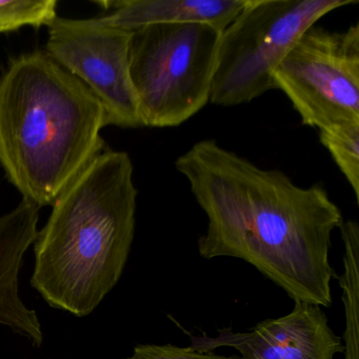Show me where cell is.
<instances>
[{"label": "cell", "mask_w": 359, "mask_h": 359, "mask_svg": "<svg viewBox=\"0 0 359 359\" xmlns=\"http://www.w3.org/2000/svg\"><path fill=\"white\" fill-rule=\"evenodd\" d=\"M193 348L212 352L236 348L239 359H333L344 353L341 337L327 323L320 306L294 300L291 313L258 323L250 332L219 330L216 337L192 336Z\"/></svg>", "instance_id": "8"}, {"label": "cell", "mask_w": 359, "mask_h": 359, "mask_svg": "<svg viewBox=\"0 0 359 359\" xmlns=\"http://www.w3.org/2000/svg\"><path fill=\"white\" fill-rule=\"evenodd\" d=\"M133 172L127 152L102 151L52 205L31 278L50 306L88 316L118 283L135 231Z\"/></svg>", "instance_id": "3"}, {"label": "cell", "mask_w": 359, "mask_h": 359, "mask_svg": "<svg viewBox=\"0 0 359 359\" xmlns=\"http://www.w3.org/2000/svg\"><path fill=\"white\" fill-rule=\"evenodd\" d=\"M123 359H239L238 356H224L213 352H203L193 346L180 348L173 344H140L133 354Z\"/></svg>", "instance_id": "14"}, {"label": "cell", "mask_w": 359, "mask_h": 359, "mask_svg": "<svg viewBox=\"0 0 359 359\" xmlns=\"http://www.w3.org/2000/svg\"><path fill=\"white\" fill-rule=\"evenodd\" d=\"M318 132L321 144L329 151L359 203V123H337Z\"/></svg>", "instance_id": "12"}, {"label": "cell", "mask_w": 359, "mask_h": 359, "mask_svg": "<svg viewBox=\"0 0 359 359\" xmlns=\"http://www.w3.org/2000/svg\"><path fill=\"white\" fill-rule=\"evenodd\" d=\"M175 168L207 215L201 257L239 258L292 299L331 304V234L344 217L323 184L302 188L280 170L257 167L215 140L193 144Z\"/></svg>", "instance_id": "1"}, {"label": "cell", "mask_w": 359, "mask_h": 359, "mask_svg": "<svg viewBox=\"0 0 359 359\" xmlns=\"http://www.w3.org/2000/svg\"><path fill=\"white\" fill-rule=\"evenodd\" d=\"M302 126L359 123V22L346 31L310 27L273 73Z\"/></svg>", "instance_id": "6"}, {"label": "cell", "mask_w": 359, "mask_h": 359, "mask_svg": "<svg viewBox=\"0 0 359 359\" xmlns=\"http://www.w3.org/2000/svg\"><path fill=\"white\" fill-rule=\"evenodd\" d=\"M96 4L112 10L100 18L102 22L128 32L152 25L188 22L210 25L222 32L248 0H116Z\"/></svg>", "instance_id": "10"}, {"label": "cell", "mask_w": 359, "mask_h": 359, "mask_svg": "<svg viewBox=\"0 0 359 359\" xmlns=\"http://www.w3.org/2000/svg\"><path fill=\"white\" fill-rule=\"evenodd\" d=\"M357 0H248L222 31L210 102L235 107L275 90L273 73L310 27Z\"/></svg>", "instance_id": "5"}, {"label": "cell", "mask_w": 359, "mask_h": 359, "mask_svg": "<svg viewBox=\"0 0 359 359\" xmlns=\"http://www.w3.org/2000/svg\"><path fill=\"white\" fill-rule=\"evenodd\" d=\"M222 33L197 22L132 32L130 76L144 127H178L209 104Z\"/></svg>", "instance_id": "4"}, {"label": "cell", "mask_w": 359, "mask_h": 359, "mask_svg": "<svg viewBox=\"0 0 359 359\" xmlns=\"http://www.w3.org/2000/svg\"><path fill=\"white\" fill-rule=\"evenodd\" d=\"M97 98L46 52L12 58L0 77V165L41 209L106 150Z\"/></svg>", "instance_id": "2"}, {"label": "cell", "mask_w": 359, "mask_h": 359, "mask_svg": "<svg viewBox=\"0 0 359 359\" xmlns=\"http://www.w3.org/2000/svg\"><path fill=\"white\" fill-rule=\"evenodd\" d=\"M344 243V270L339 279L344 291L342 302L346 314L344 336V359L358 357V293H359V226L357 222L348 220L339 226Z\"/></svg>", "instance_id": "11"}, {"label": "cell", "mask_w": 359, "mask_h": 359, "mask_svg": "<svg viewBox=\"0 0 359 359\" xmlns=\"http://www.w3.org/2000/svg\"><path fill=\"white\" fill-rule=\"evenodd\" d=\"M48 28L46 53L97 98L107 127H144L130 76L132 32L108 26L100 18H57Z\"/></svg>", "instance_id": "7"}, {"label": "cell", "mask_w": 359, "mask_h": 359, "mask_svg": "<svg viewBox=\"0 0 359 359\" xmlns=\"http://www.w3.org/2000/svg\"><path fill=\"white\" fill-rule=\"evenodd\" d=\"M39 208L29 201L0 216V325L28 338L34 346L43 341L36 311L20 295V272L25 254L36 241Z\"/></svg>", "instance_id": "9"}, {"label": "cell", "mask_w": 359, "mask_h": 359, "mask_svg": "<svg viewBox=\"0 0 359 359\" xmlns=\"http://www.w3.org/2000/svg\"><path fill=\"white\" fill-rule=\"evenodd\" d=\"M56 0H8L0 1V34L25 27H49L57 16Z\"/></svg>", "instance_id": "13"}]
</instances>
